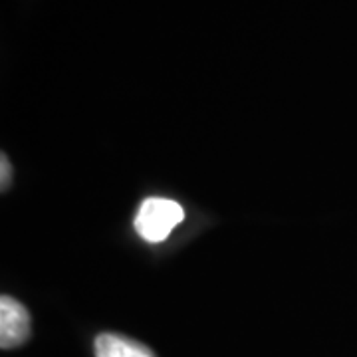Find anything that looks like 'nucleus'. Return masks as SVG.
I'll return each mask as SVG.
<instances>
[{"instance_id":"20e7f679","label":"nucleus","mask_w":357,"mask_h":357,"mask_svg":"<svg viewBox=\"0 0 357 357\" xmlns=\"http://www.w3.org/2000/svg\"><path fill=\"white\" fill-rule=\"evenodd\" d=\"M2 189H6V183L10 181V163H8V159L2 155Z\"/></svg>"},{"instance_id":"7ed1b4c3","label":"nucleus","mask_w":357,"mask_h":357,"mask_svg":"<svg viewBox=\"0 0 357 357\" xmlns=\"http://www.w3.org/2000/svg\"><path fill=\"white\" fill-rule=\"evenodd\" d=\"M96 357H155L147 345L119 333H102L96 340Z\"/></svg>"},{"instance_id":"f257e3e1","label":"nucleus","mask_w":357,"mask_h":357,"mask_svg":"<svg viewBox=\"0 0 357 357\" xmlns=\"http://www.w3.org/2000/svg\"><path fill=\"white\" fill-rule=\"evenodd\" d=\"M185 220V211L177 201L151 197L143 201L135 215V230L147 243H163L173 229Z\"/></svg>"},{"instance_id":"f03ea898","label":"nucleus","mask_w":357,"mask_h":357,"mask_svg":"<svg viewBox=\"0 0 357 357\" xmlns=\"http://www.w3.org/2000/svg\"><path fill=\"white\" fill-rule=\"evenodd\" d=\"M30 337V316L20 302L10 296L0 298V345L13 349L28 342Z\"/></svg>"}]
</instances>
